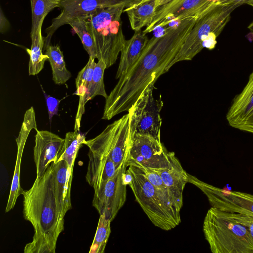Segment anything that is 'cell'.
Segmentation results:
<instances>
[{"label": "cell", "mask_w": 253, "mask_h": 253, "mask_svg": "<svg viewBox=\"0 0 253 253\" xmlns=\"http://www.w3.org/2000/svg\"><path fill=\"white\" fill-rule=\"evenodd\" d=\"M199 16L187 17L169 27L159 37L149 40L141 56L129 71L119 79L106 98L102 119L110 120L128 111L141 94L167 72Z\"/></svg>", "instance_id": "6da1fadb"}, {"label": "cell", "mask_w": 253, "mask_h": 253, "mask_svg": "<svg viewBox=\"0 0 253 253\" xmlns=\"http://www.w3.org/2000/svg\"><path fill=\"white\" fill-rule=\"evenodd\" d=\"M51 165L43 175L36 177L31 187L23 191V216L33 225L32 241L24 247L25 253H55L64 219L58 212L54 192Z\"/></svg>", "instance_id": "7a4b0ae2"}, {"label": "cell", "mask_w": 253, "mask_h": 253, "mask_svg": "<svg viewBox=\"0 0 253 253\" xmlns=\"http://www.w3.org/2000/svg\"><path fill=\"white\" fill-rule=\"evenodd\" d=\"M203 232L213 253H253V239L232 212L211 207L205 216Z\"/></svg>", "instance_id": "3957f363"}, {"label": "cell", "mask_w": 253, "mask_h": 253, "mask_svg": "<svg viewBox=\"0 0 253 253\" xmlns=\"http://www.w3.org/2000/svg\"><path fill=\"white\" fill-rule=\"evenodd\" d=\"M127 5L98 9L84 16L95 45L97 59H102L107 68L116 63L126 40L121 16Z\"/></svg>", "instance_id": "277c9868"}, {"label": "cell", "mask_w": 253, "mask_h": 253, "mask_svg": "<svg viewBox=\"0 0 253 253\" xmlns=\"http://www.w3.org/2000/svg\"><path fill=\"white\" fill-rule=\"evenodd\" d=\"M128 167L126 170L127 185L150 221L166 231L178 225L181 222L180 211L149 182L140 168Z\"/></svg>", "instance_id": "5b68a950"}, {"label": "cell", "mask_w": 253, "mask_h": 253, "mask_svg": "<svg viewBox=\"0 0 253 253\" xmlns=\"http://www.w3.org/2000/svg\"><path fill=\"white\" fill-rule=\"evenodd\" d=\"M237 7V5L218 3L201 15L180 50L168 66L167 71L178 62L191 60L204 48V43L210 36L215 34L218 37L229 22L231 12Z\"/></svg>", "instance_id": "8992f818"}, {"label": "cell", "mask_w": 253, "mask_h": 253, "mask_svg": "<svg viewBox=\"0 0 253 253\" xmlns=\"http://www.w3.org/2000/svg\"><path fill=\"white\" fill-rule=\"evenodd\" d=\"M130 123L131 116L128 112L108 125L99 135L85 140L84 144L93 154L112 160L118 168L127 166L133 137Z\"/></svg>", "instance_id": "52a82bcc"}, {"label": "cell", "mask_w": 253, "mask_h": 253, "mask_svg": "<svg viewBox=\"0 0 253 253\" xmlns=\"http://www.w3.org/2000/svg\"><path fill=\"white\" fill-rule=\"evenodd\" d=\"M154 84H151L141 94L127 111L131 116V132L150 135L161 140L162 119L161 111L163 102L153 96Z\"/></svg>", "instance_id": "ba28073f"}, {"label": "cell", "mask_w": 253, "mask_h": 253, "mask_svg": "<svg viewBox=\"0 0 253 253\" xmlns=\"http://www.w3.org/2000/svg\"><path fill=\"white\" fill-rule=\"evenodd\" d=\"M188 182L201 190L207 197L211 207L224 211L253 217V195L219 188L189 174Z\"/></svg>", "instance_id": "9c48e42d"}, {"label": "cell", "mask_w": 253, "mask_h": 253, "mask_svg": "<svg viewBox=\"0 0 253 253\" xmlns=\"http://www.w3.org/2000/svg\"><path fill=\"white\" fill-rule=\"evenodd\" d=\"M219 0H172L156 9L151 23L143 32L147 34L170 22L201 15L217 4Z\"/></svg>", "instance_id": "30bf717a"}, {"label": "cell", "mask_w": 253, "mask_h": 253, "mask_svg": "<svg viewBox=\"0 0 253 253\" xmlns=\"http://www.w3.org/2000/svg\"><path fill=\"white\" fill-rule=\"evenodd\" d=\"M168 153L160 140L149 134L135 133L132 137L127 166L154 169L167 168L169 165Z\"/></svg>", "instance_id": "8fae6325"}, {"label": "cell", "mask_w": 253, "mask_h": 253, "mask_svg": "<svg viewBox=\"0 0 253 253\" xmlns=\"http://www.w3.org/2000/svg\"><path fill=\"white\" fill-rule=\"evenodd\" d=\"M124 167L113 177L94 189L92 206L100 215L112 221L126 200V169Z\"/></svg>", "instance_id": "7c38bea8"}, {"label": "cell", "mask_w": 253, "mask_h": 253, "mask_svg": "<svg viewBox=\"0 0 253 253\" xmlns=\"http://www.w3.org/2000/svg\"><path fill=\"white\" fill-rule=\"evenodd\" d=\"M132 0H61L60 14L54 18L45 29L44 37L45 48L50 44L53 34L62 26L78 17H84L94 11L103 8L128 4Z\"/></svg>", "instance_id": "4fadbf2b"}, {"label": "cell", "mask_w": 253, "mask_h": 253, "mask_svg": "<svg viewBox=\"0 0 253 253\" xmlns=\"http://www.w3.org/2000/svg\"><path fill=\"white\" fill-rule=\"evenodd\" d=\"M226 119L231 127L253 134V71L241 92L233 99Z\"/></svg>", "instance_id": "5bb4252c"}, {"label": "cell", "mask_w": 253, "mask_h": 253, "mask_svg": "<svg viewBox=\"0 0 253 253\" xmlns=\"http://www.w3.org/2000/svg\"><path fill=\"white\" fill-rule=\"evenodd\" d=\"M34 159L37 177L43 175L49 164L57 162L62 152L65 138L47 130H36Z\"/></svg>", "instance_id": "9a60e30c"}, {"label": "cell", "mask_w": 253, "mask_h": 253, "mask_svg": "<svg viewBox=\"0 0 253 253\" xmlns=\"http://www.w3.org/2000/svg\"><path fill=\"white\" fill-rule=\"evenodd\" d=\"M37 127L35 111L33 107L25 113L21 128L18 137L16 139L17 145V154L14 174L12 180L9 195L8 198L5 212L13 209L19 196L22 194L23 190L20 186V173L22 154L25 145L31 130Z\"/></svg>", "instance_id": "2e32d148"}, {"label": "cell", "mask_w": 253, "mask_h": 253, "mask_svg": "<svg viewBox=\"0 0 253 253\" xmlns=\"http://www.w3.org/2000/svg\"><path fill=\"white\" fill-rule=\"evenodd\" d=\"M168 155L169 166L154 170L160 175L177 208L180 211L183 205V191L188 182V173L184 170L174 152H169Z\"/></svg>", "instance_id": "e0dca14e"}, {"label": "cell", "mask_w": 253, "mask_h": 253, "mask_svg": "<svg viewBox=\"0 0 253 253\" xmlns=\"http://www.w3.org/2000/svg\"><path fill=\"white\" fill-rule=\"evenodd\" d=\"M54 181V192L57 208L62 218H64L66 212L72 208L71 201V187L73 171L68 168L64 161H60L51 164Z\"/></svg>", "instance_id": "ac0fdd59"}, {"label": "cell", "mask_w": 253, "mask_h": 253, "mask_svg": "<svg viewBox=\"0 0 253 253\" xmlns=\"http://www.w3.org/2000/svg\"><path fill=\"white\" fill-rule=\"evenodd\" d=\"M89 162L85 178L90 186L94 189L104 182L114 177L124 166L118 168L109 158L98 156L89 151Z\"/></svg>", "instance_id": "d6986e66"}, {"label": "cell", "mask_w": 253, "mask_h": 253, "mask_svg": "<svg viewBox=\"0 0 253 253\" xmlns=\"http://www.w3.org/2000/svg\"><path fill=\"white\" fill-rule=\"evenodd\" d=\"M149 40L146 34L140 30L135 31L129 40H126L121 52V57L116 79L125 76L139 58Z\"/></svg>", "instance_id": "ffe728a7"}, {"label": "cell", "mask_w": 253, "mask_h": 253, "mask_svg": "<svg viewBox=\"0 0 253 253\" xmlns=\"http://www.w3.org/2000/svg\"><path fill=\"white\" fill-rule=\"evenodd\" d=\"M106 69L107 66L105 61L102 59L98 60V62L95 64L92 80L87 91L83 97L79 98L74 131H80L81 119L84 113L85 103L97 95L102 96L105 99L107 97L108 95L105 91L104 84V73Z\"/></svg>", "instance_id": "44dd1931"}, {"label": "cell", "mask_w": 253, "mask_h": 253, "mask_svg": "<svg viewBox=\"0 0 253 253\" xmlns=\"http://www.w3.org/2000/svg\"><path fill=\"white\" fill-rule=\"evenodd\" d=\"M156 0H132L125 8L131 29L138 31L147 27L154 16Z\"/></svg>", "instance_id": "7402d4cb"}, {"label": "cell", "mask_w": 253, "mask_h": 253, "mask_svg": "<svg viewBox=\"0 0 253 253\" xmlns=\"http://www.w3.org/2000/svg\"><path fill=\"white\" fill-rule=\"evenodd\" d=\"M45 54L48 56V60L52 70V80L56 84H65L72 75L66 68L64 55L58 45H48L45 48Z\"/></svg>", "instance_id": "603a6c76"}, {"label": "cell", "mask_w": 253, "mask_h": 253, "mask_svg": "<svg viewBox=\"0 0 253 253\" xmlns=\"http://www.w3.org/2000/svg\"><path fill=\"white\" fill-rule=\"evenodd\" d=\"M31 38V49L26 48V51L30 56L29 74L36 75L43 69L44 62L48 60V57L42 53L44 41L42 34V28H39Z\"/></svg>", "instance_id": "cb8c5ba5"}, {"label": "cell", "mask_w": 253, "mask_h": 253, "mask_svg": "<svg viewBox=\"0 0 253 253\" xmlns=\"http://www.w3.org/2000/svg\"><path fill=\"white\" fill-rule=\"evenodd\" d=\"M61 0H30L32 25L30 36L42 28L46 15L56 7L59 8Z\"/></svg>", "instance_id": "d4e9b609"}, {"label": "cell", "mask_w": 253, "mask_h": 253, "mask_svg": "<svg viewBox=\"0 0 253 253\" xmlns=\"http://www.w3.org/2000/svg\"><path fill=\"white\" fill-rule=\"evenodd\" d=\"M85 140V135L80 131L66 133L62 152L57 162L65 161L69 169L73 171L77 153Z\"/></svg>", "instance_id": "484cf974"}, {"label": "cell", "mask_w": 253, "mask_h": 253, "mask_svg": "<svg viewBox=\"0 0 253 253\" xmlns=\"http://www.w3.org/2000/svg\"><path fill=\"white\" fill-rule=\"evenodd\" d=\"M69 24L80 38L84 49L89 57L97 58L95 45L91 34L87 29L84 17L76 18L70 21Z\"/></svg>", "instance_id": "4316f807"}, {"label": "cell", "mask_w": 253, "mask_h": 253, "mask_svg": "<svg viewBox=\"0 0 253 253\" xmlns=\"http://www.w3.org/2000/svg\"><path fill=\"white\" fill-rule=\"evenodd\" d=\"M111 221L104 214L100 215L94 238L89 253H103L111 233Z\"/></svg>", "instance_id": "83f0119b"}, {"label": "cell", "mask_w": 253, "mask_h": 253, "mask_svg": "<svg viewBox=\"0 0 253 253\" xmlns=\"http://www.w3.org/2000/svg\"><path fill=\"white\" fill-rule=\"evenodd\" d=\"M95 58L89 57L85 66L79 72L75 80L76 91L75 94L83 97L86 93L89 85L92 80L96 62Z\"/></svg>", "instance_id": "f1b7e54d"}, {"label": "cell", "mask_w": 253, "mask_h": 253, "mask_svg": "<svg viewBox=\"0 0 253 253\" xmlns=\"http://www.w3.org/2000/svg\"><path fill=\"white\" fill-rule=\"evenodd\" d=\"M138 168L141 169L143 174L149 182L164 196L170 200L172 204L177 208L174 201L170 196L168 188L165 184L160 175L153 169L146 167Z\"/></svg>", "instance_id": "f546056e"}, {"label": "cell", "mask_w": 253, "mask_h": 253, "mask_svg": "<svg viewBox=\"0 0 253 253\" xmlns=\"http://www.w3.org/2000/svg\"><path fill=\"white\" fill-rule=\"evenodd\" d=\"M43 92L47 107L49 122L51 123L53 116L57 114L59 103L60 101L46 94L44 91Z\"/></svg>", "instance_id": "4dcf8cb0"}, {"label": "cell", "mask_w": 253, "mask_h": 253, "mask_svg": "<svg viewBox=\"0 0 253 253\" xmlns=\"http://www.w3.org/2000/svg\"><path fill=\"white\" fill-rule=\"evenodd\" d=\"M233 215L237 221L247 227L253 239V217L237 213H233Z\"/></svg>", "instance_id": "1f68e13d"}, {"label": "cell", "mask_w": 253, "mask_h": 253, "mask_svg": "<svg viewBox=\"0 0 253 253\" xmlns=\"http://www.w3.org/2000/svg\"><path fill=\"white\" fill-rule=\"evenodd\" d=\"M220 5H237L238 6L243 4H247L253 7V0H219Z\"/></svg>", "instance_id": "d6a6232c"}, {"label": "cell", "mask_w": 253, "mask_h": 253, "mask_svg": "<svg viewBox=\"0 0 253 253\" xmlns=\"http://www.w3.org/2000/svg\"><path fill=\"white\" fill-rule=\"evenodd\" d=\"M10 23L2 11L0 9V32L1 34L5 33L10 28Z\"/></svg>", "instance_id": "836d02e7"}, {"label": "cell", "mask_w": 253, "mask_h": 253, "mask_svg": "<svg viewBox=\"0 0 253 253\" xmlns=\"http://www.w3.org/2000/svg\"><path fill=\"white\" fill-rule=\"evenodd\" d=\"M172 0H156V8L163 5Z\"/></svg>", "instance_id": "e575fe53"}, {"label": "cell", "mask_w": 253, "mask_h": 253, "mask_svg": "<svg viewBox=\"0 0 253 253\" xmlns=\"http://www.w3.org/2000/svg\"><path fill=\"white\" fill-rule=\"evenodd\" d=\"M248 29L251 31L253 34V21L249 25Z\"/></svg>", "instance_id": "d590c367"}]
</instances>
